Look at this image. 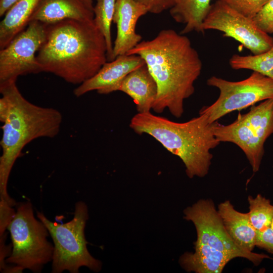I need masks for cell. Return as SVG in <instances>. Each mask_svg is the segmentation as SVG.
<instances>
[{
    "label": "cell",
    "mask_w": 273,
    "mask_h": 273,
    "mask_svg": "<svg viewBox=\"0 0 273 273\" xmlns=\"http://www.w3.org/2000/svg\"><path fill=\"white\" fill-rule=\"evenodd\" d=\"M145 5L149 12L158 14L170 9L173 5V0H135Z\"/></svg>",
    "instance_id": "cell-26"
},
{
    "label": "cell",
    "mask_w": 273,
    "mask_h": 273,
    "mask_svg": "<svg viewBox=\"0 0 273 273\" xmlns=\"http://www.w3.org/2000/svg\"><path fill=\"white\" fill-rule=\"evenodd\" d=\"M204 114L185 122H176L151 112L138 113L129 126L136 133L148 134L184 163L187 176L203 177L208 173L213 155L210 150L220 142Z\"/></svg>",
    "instance_id": "cell-4"
},
{
    "label": "cell",
    "mask_w": 273,
    "mask_h": 273,
    "mask_svg": "<svg viewBox=\"0 0 273 273\" xmlns=\"http://www.w3.org/2000/svg\"><path fill=\"white\" fill-rule=\"evenodd\" d=\"M148 12L147 7L135 0H116L113 22L116 25L117 35L111 61L127 54L141 41L142 37L136 32V25Z\"/></svg>",
    "instance_id": "cell-12"
},
{
    "label": "cell",
    "mask_w": 273,
    "mask_h": 273,
    "mask_svg": "<svg viewBox=\"0 0 273 273\" xmlns=\"http://www.w3.org/2000/svg\"><path fill=\"white\" fill-rule=\"evenodd\" d=\"M46 25V38L36 55L41 72L79 85L108 61L105 38L94 20L69 19Z\"/></svg>",
    "instance_id": "cell-2"
},
{
    "label": "cell",
    "mask_w": 273,
    "mask_h": 273,
    "mask_svg": "<svg viewBox=\"0 0 273 273\" xmlns=\"http://www.w3.org/2000/svg\"><path fill=\"white\" fill-rule=\"evenodd\" d=\"M217 211L232 239L241 249L252 252L255 246L257 231L252 224L248 213L237 210L229 200L221 202Z\"/></svg>",
    "instance_id": "cell-16"
},
{
    "label": "cell",
    "mask_w": 273,
    "mask_h": 273,
    "mask_svg": "<svg viewBox=\"0 0 273 273\" xmlns=\"http://www.w3.org/2000/svg\"><path fill=\"white\" fill-rule=\"evenodd\" d=\"M207 84L217 88L220 92L218 99L212 105L203 107L199 111L206 115L210 123L234 111L273 99V80L256 71L239 81L212 76L207 79Z\"/></svg>",
    "instance_id": "cell-9"
},
{
    "label": "cell",
    "mask_w": 273,
    "mask_h": 273,
    "mask_svg": "<svg viewBox=\"0 0 273 273\" xmlns=\"http://www.w3.org/2000/svg\"><path fill=\"white\" fill-rule=\"evenodd\" d=\"M94 18V9L84 0H40L29 22L48 25L65 20L90 21Z\"/></svg>",
    "instance_id": "cell-15"
},
{
    "label": "cell",
    "mask_w": 273,
    "mask_h": 273,
    "mask_svg": "<svg viewBox=\"0 0 273 273\" xmlns=\"http://www.w3.org/2000/svg\"><path fill=\"white\" fill-rule=\"evenodd\" d=\"M36 214L53 241L52 272L67 270L71 273H78L82 266L96 272L101 270V262L94 258L87 248L84 229L88 213L84 202L76 203L73 218L64 223L53 222L42 212L37 211Z\"/></svg>",
    "instance_id": "cell-5"
},
{
    "label": "cell",
    "mask_w": 273,
    "mask_h": 273,
    "mask_svg": "<svg viewBox=\"0 0 273 273\" xmlns=\"http://www.w3.org/2000/svg\"><path fill=\"white\" fill-rule=\"evenodd\" d=\"M248 214L253 227L257 231L270 228L273 218V205L269 199L257 194L255 197L249 195Z\"/></svg>",
    "instance_id": "cell-21"
},
{
    "label": "cell",
    "mask_w": 273,
    "mask_h": 273,
    "mask_svg": "<svg viewBox=\"0 0 273 273\" xmlns=\"http://www.w3.org/2000/svg\"><path fill=\"white\" fill-rule=\"evenodd\" d=\"M87 5L91 8L94 9L93 5V0H84Z\"/></svg>",
    "instance_id": "cell-29"
},
{
    "label": "cell",
    "mask_w": 273,
    "mask_h": 273,
    "mask_svg": "<svg viewBox=\"0 0 273 273\" xmlns=\"http://www.w3.org/2000/svg\"><path fill=\"white\" fill-rule=\"evenodd\" d=\"M7 229L12 248L6 263L22 271L28 269L40 272L44 265L52 261L54 246L48 240L49 232L45 225L35 218L30 202L17 205L15 215Z\"/></svg>",
    "instance_id": "cell-6"
},
{
    "label": "cell",
    "mask_w": 273,
    "mask_h": 273,
    "mask_svg": "<svg viewBox=\"0 0 273 273\" xmlns=\"http://www.w3.org/2000/svg\"><path fill=\"white\" fill-rule=\"evenodd\" d=\"M94 7V21L104 35L107 46V61H111L113 46L111 26L115 11L116 0H96Z\"/></svg>",
    "instance_id": "cell-20"
},
{
    "label": "cell",
    "mask_w": 273,
    "mask_h": 273,
    "mask_svg": "<svg viewBox=\"0 0 273 273\" xmlns=\"http://www.w3.org/2000/svg\"><path fill=\"white\" fill-rule=\"evenodd\" d=\"M202 28L204 31L222 32L224 36L235 39L254 55L266 52L273 47V37L259 29L252 19L219 0L211 5Z\"/></svg>",
    "instance_id": "cell-11"
},
{
    "label": "cell",
    "mask_w": 273,
    "mask_h": 273,
    "mask_svg": "<svg viewBox=\"0 0 273 273\" xmlns=\"http://www.w3.org/2000/svg\"><path fill=\"white\" fill-rule=\"evenodd\" d=\"M184 218L194 224L197 239L193 255L244 258L258 265L263 259H273L265 254L246 251L238 247L226 232L214 203L210 199L199 200L184 210Z\"/></svg>",
    "instance_id": "cell-7"
},
{
    "label": "cell",
    "mask_w": 273,
    "mask_h": 273,
    "mask_svg": "<svg viewBox=\"0 0 273 273\" xmlns=\"http://www.w3.org/2000/svg\"><path fill=\"white\" fill-rule=\"evenodd\" d=\"M255 25L261 31L273 33V0H270L252 19Z\"/></svg>",
    "instance_id": "cell-23"
},
{
    "label": "cell",
    "mask_w": 273,
    "mask_h": 273,
    "mask_svg": "<svg viewBox=\"0 0 273 273\" xmlns=\"http://www.w3.org/2000/svg\"><path fill=\"white\" fill-rule=\"evenodd\" d=\"M127 55L141 56L157 83L152 109L161 113L167 109L174 117H180L184 100L194 93V83L202 69L189 38L173 29H163L153 39L141 41Z\"/></svg>",
    "instance_id": "cell-1"
},
{
    "label": "cell",
    "mask_w": 273,
    "mask_h": 273,
    "mask_svg": "<svg viewBox=\"0 0 273 273\" xmlns=\"http://www.w3.org/2000/svg\"><path fill=\"white\" fill-rule=\"evenodd\" d=\"M9 110L8 102L5 97L2 96L0 99V121L3 123Z\"/></svg>",
    "instance_id": "cell-27"
},
{
    "label": "cell",
    "mask_w": 273,
    "mask_h": 273,
    "mask_svg": "<svg viewBox=\"0 0 273 273\" xmlns=\"http://www.w3.org/2000/svg\"><path fill=\"white\" fill-rule=\"evenodd\" d=\"M144 64V60L139 55L119 56L114 60L106 62L95 75L79 84L74 90V95L79 97L93 90L103 94L106 90Z\"/></svg>",
    "instance_id": "cell-13"
},
{
    "label": "cell",
    "mask_w": 273,
    "mask_h": 273,
    "mask_svg": "<svg viewBox=\"0 0 273 273\" xmlns=\"http://www.w3.org/2000/svg\"><path fill=\"white\" fill-rule=\"evenodd\" d=\"M0 93L7 99L9 110L2 127L0 157V199L16 205L7 192L12 167L24 147L40 138H53L60 130L63 121L56 109L34 104L22 95L16 81L0 85Z\"/></svg>",
    "instance_id": "cell-3"
},
{
    "label": "cell",
    "mask_w": 273,
    "mask_h": 273,
    "mask_svg": "<svg viewBox=\"0 0 273 273\" xmlns=\"http://www.w3.org/2000/svg\"><path fill=\"white\" fill-rule=\"evenodd\" d=\"M211 0H173V5L169 9L173 19L184 27L180 33L196 31L204 33L203 21L211 7Z\"/></svg>",
    "instance_id": "cell-18"
},
{
    "label": "cell",
    "mask_w": 273,
    "mask_h": 273,
    "mask_svg": "<svg viewBox=\"0 0 273 273\" xmlns=\"http://www.w3.org/2000/svg\"><path fill=\"white\" fill-rule=\"evenodd\" d=\"M229 64L235 70H251L273 80V47L266 52L257 55L234 54L230 59Z\"/></svg>",
    "instance_id": "cell-19"
},
{
    "label": "cell",
    "mask_w": 273,
    "mask_h": 273,
    "mask_svg": "<svg viewBox=\"0 0 273 273\" xmlns=\"http://www.w3.org/2000/svg\"><path fill=\"white\" fill-rule=\"evenodd\" d=\"M214 133L220 143L230 142L238 146L246 155L253 172H257L264 153V143L273 134V99L252 106L247 113H239L229 124L215 121Z\"/></svg>",
    "instance_id": "cell-8"
},
{
    "label": "cell",
    "mask_w": 273,
    "mask_h": 273,
    "mask_svg": "<svg viewBox=\"0 0 273 273\" xmlns=\"http://www.w3.org/2000/svg\"><path fill=\"white\" fill-rule=\"evenodd\" d=\"M245 16L253 19L270 0H219Z\"/></svg>",
    "instance_id": "cell-22"
},
{
    "label": "cell",
    "mask_w": 273,
    "mask_h": 273,
    "mask_svg": "<svg viewBox=\"0 0 273 273\" xmlns=\"http://www.w3.org/2000/svg\"><path fill=\"white\" fill-rule=\"evenodd\" d=\"M46 35V24L30 21L26 28L0 50V85L41 70L36 55Z\"/></svg>",
    "instance_id": "cell-10"
},
{
    "label": "cell",
    "mask_w": 273,
    "mask_h": 273,
    "mask_svg": "<svg viewBox=\"0 0 273 273\" xmlns=\"http://www.w3.org/2000/svg\"><path fill=\"white\" fill-rule=\"evenodd\" d=\"M122 92L133 101L138 113L150 112L158 93L157 83L147 65L131 71L115 85L106 90L103 94Z\"/></svg>",
    "instance_id": "cell-14"
},
{
    "label": "cell",
    "mask_w": 273,
    "mask_h": 273,
    "mask_svg": "<svg viewBox=\"0 0 273 273\" xmlns=\"http://www.w3.org/2000/svg\"><path fill=\"white\" fill-rule=\"evenodd\" d=\"M40 0H18L0 23V50L24 30Z\"/></svg>",
    "instance_id": "cell-17"
},
{
    "label": "cell",
    "mask_w": 273,
    "mask_h": 273,
    "mask_svg": "<svg viewBox=\"0 0 273 273\" xmlns=\"http://www.w3.org/2000/svg\"><path fill=\"white\" fill-rule=\"evenodd\" d=\"M15 214L12 206L4 200L0 199V236L5 234Z\"/></svg>",
    "instance_id": "cell-24"
},
{
    "label": "cell",
    "mask_w": 273,
    "mask_h": 273,
    "mask_svg": "<svg viewBox=\"0 0 273 273\" xmlns=\"http://www.w3.org/2000/svg\"><path fill=\"white\" fill-rule=\"evenodd\" d=\"M255 246L273 254V231L270 228L257 231Z\"/></svg>",
    "instance_id": "cell-25"
},
{
    "label": "cell",
    "mask_w": 273,
    "mask_h": 273,
    "mask_svg": "<svg viewBox=\"0 0 273 273\" xmlns=\"http://www.w3.org/2000/svg\"><path fill=\"white\" fill-rule=\"evenodd\" d=\"M18 0H0V16L2 17L6 14L8 10Z\"/></svg>",
    "instance_id": "cell-28"
},
{
    "label": "cell",
    "mask_w": 273,
    "mask_h": 273,
    "mask_svg": "<svg viewBox=\"0 0 273 273\" xmlns=\"http://www.w3.org/2000/svg\"><path fill=\"white\" fill-rule=\"evenodd\" d=\"M270 228H271V229L273 231V218L272 219V221H271V224H270Z\"/></svg>",
    "instance_id": "cell-30"
}]
</instances>
